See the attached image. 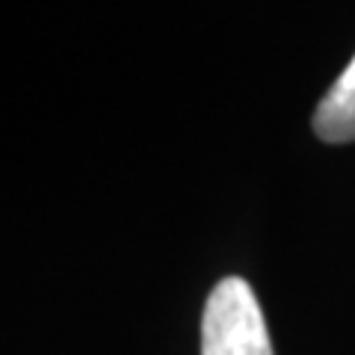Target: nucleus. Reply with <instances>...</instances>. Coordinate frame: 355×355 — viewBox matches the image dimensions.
<instances>
[{
	"instance_id": "1",
	"label": "nucleus",
	"mask_w": 355,
	"mask_h": 355,
	"mask_svg": "<svg viewBox=\"0 0 355 355\" xmlns=\"http://www.w3.org/2000/svg\"><path fill=\"white\" fill-rule=\"evenodd\" d=\"M202 355H272L263 311L249 282L228 275L207 296Z\"/></svg>"
},
{
	"instance_id": "2",
	"label": "nucleus",
	"mask_w": 355,
	"mask_h": 355,
	"mask_svg": "<svg viewBox=\"0 0 355 355\" xmlns=\"http://www.w3.org/2000/svg\"><path fill=\"white\" fill-rule=\"evenodd\" d=\"M314 133L335 146L355 139V57L317 104Z\"/></svg>"
}]
</instances>
